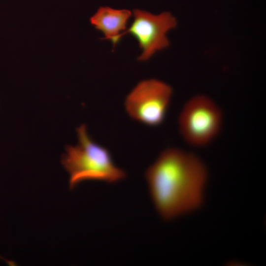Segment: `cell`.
Here are the masks:
<instances>
[{
    "mask_svg": "<svg viewBox=\"0 0 266 266\" xmlns=\"http://www.w3.org/2000/svg\"><path fill=\"white\" fill-rule=\"evenodd\" d=\"M208 176L207 167L200 157L176 147L163 150L145 172L154 205L166 220L201 207Z\"/></svg>",
    "mask_w": 266,
    "mask_h": 266,
    "instance_id": "1",
    "label": "cell"
},
{
    "mask_svg": "<svg viewBox=\"0 0 266 266\" xmlns=\"http://www.w3.org/2000/svg\"><path fill=\"white\" fill-rule=\"evenodd\" d=\"M76 132L77 144L66 145L61 161L69 175L70 189L85 180L114 183L126 177L125 171L114 164L108 149L90 137L85 124L78 127Z\"/></svg>",
    "mask_w": 266,
    "mask_h": 266,
    "instance_id": "2",
    "label": "cell"
},
{
    "mask_svg": "<svg viewBox=\"0 0 266 266\" xmlns=\"http://www.w3.org/2000/svg\"><path fill=\"white\" fill-rule=\"evenodd\" d=\"M223 113L208 96L199 94L184 105L178 117V127L184 140L189 145L202 147L209 145L220 133Z\"/></svg>",
    "mask_w": 266,
    "mask_h": 266,
    "instance_id": "3",
    "label": "cell"
},
{
    "mask_svg": "<svg viewBox=\"0 0 266 266\" xmlns=\"http://www.w3.org/2000/svg\"><path fill=\"white\" fill-rule=\"evenodd\" d=\"M172 96L171 87L156 79L139 82L127 96L126 111L133 119L150 127L164 122Z\"/></svg>",
    "mask_w": 266,
    "mask_h": 266,
    "instance_id": "4",
    "label": "cell"
},
{
    "mask_svg": "<svg viewBox=\"0 0 266 266\" xmlns=\"http://www.w3.org/2000/svg\"><path fill=\"white\" fill-rule=\"evenodd\" d=\"M133 15V22L121 36L129 33L136 39L142 50L138 60L145 61L156 52L169 46L166 34L176 27L177 21L169 12L155 15L146 11L135 9Z\"/></svg>",
    "mask_w": 266,
    "mask_h": 266,
    "instance_id": "5",
    "label": "cell"
},
{
    "mask_svg": "<svg viewBox=\"0 0 266 266\" xmlns=\"http://www.w3.org/2000/svg\"><path fill=\"white\" fill-rule=\"evenodd\" d=\"M131 16V12L128 9L102 6L90 18V21L97 30L103 33V39H110L115 46L121 40L122 34L127 29Z\"/></svg>",
    "mask_w": 266,
    "mask_h": 266,
    "instance_id": "6",
    "label": "cell"
}]
</instances>
